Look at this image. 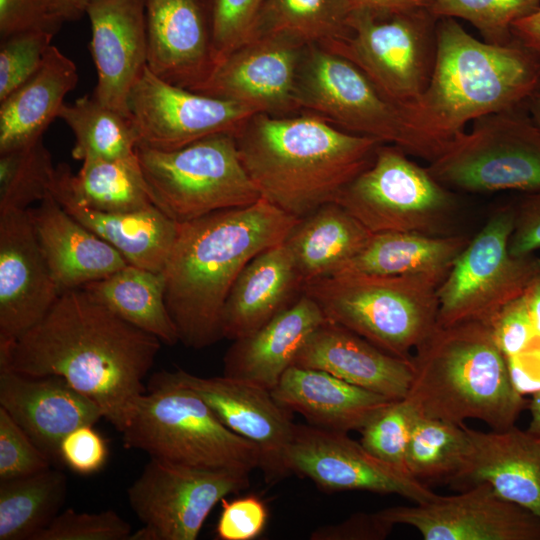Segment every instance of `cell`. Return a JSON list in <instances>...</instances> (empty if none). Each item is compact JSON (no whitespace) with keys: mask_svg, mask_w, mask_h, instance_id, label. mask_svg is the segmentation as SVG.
Returning <instances> with one entry per match:
<instances>
[{"mask_svg":"<svg viewBox=\"0 0 540 540\" xmlns=\"http://www.w3.org/2000/svg\"><path fill=\"white\" fill-rule=\"evenodd\" d=\"M161 343L76 288L63 291L40 322L0 350V367L63 377L121 433L147 391L143 380Z\"/></svg>","mask_w":540,"mask_h":540,"instance_id":"6da1fadb","label":"cell"},{"mask_svg":"<svg viewBox=\"0 0 540 540\" xmlns=\"http://www.w3.org/2000/svg\"><path fill=\"white\" fill-rule=\"evenodd\" d=\"M299 219L260 198L178 223L161 272L179 342L203 349L223 338L222 310L236 278L260 252L283 243Z\"/></svg>","mask_w":540,"mask_h":540,"instance_id":"7a4b0ae2","label":"cell"},{"mask_svg":"<svg viewBox=\"0 0 540 540\" xmlns=\"http://www.w3.org/2000/svg\"><path fill=\"white\" fill-rule=\"evenodd\" d=\"M235 140L261 198L297 218L337 202L382 144L307 112L283 117L255 113Z\"/></svg>","mask_w":540,"mask_h":540,"instance_id":"3957f363","label":"cell"},{"mask_svg":"<svg viewBox=\"0 0 540 540\" xmlns=\"http://www.w3.org/2000/svg\"><path fill=\"white\" fill-rule=\"evenodd\" d=\"M539 83L540 53L516 37L507 45L486 43L457 19L441 17L430 82L419 97L399 109L438 157L468 122L523 106Z\"/></svg>","mask_w":540,"mask_h":540,"instance_id":"277c9868","label":"cell"},{"mask_svg":"<svg viewBox=\"0 0 540 540\" xmlns=\"http://www.w3.org/2000/svg\"><path fill=\"white\" fill-rule=\"evenodd\" d=\"M415 351L405 399L419 416L455 424L477 419L496 431L514 426L526 402L490 324L437 325Z\"/></svg>","mask_w":540,"mask_h":540,"instance_id":"5b68a950","label":"cell"},{"mask_svg":"<svg viewBox=\"0 0 540 540\" xmlns=\"http://www.w3.org/2000/svg\"><path fill=\"white\" fill-rule=\"evenodd\" d=\"M441 281L418 275L388 276L347 271L304 284L326 319L383 351L412 359L436 328Z\"/></svg>","mask_w":540,"mask_h":540,"instance_id":"8992f818","label":"cell"},{"mask_svg":"<svg viewBox=\"0 0 540 540\" xmlns=\"http://www.w3.org/2000/svg\"><path fill=\"white\" fill-rule=\"evenodd\" d=\"M121 434L126 448L174 464L247 473L260 464L258 448L228 429L167 371L151 376Z\"/></svg>","mask_w":540,"mask_h":540,"instance_id":"52a82bcc","label":"cell"},{"mask_svg":"<svg viewBox=\"0 0 540 540\" xmlns=\"http://www.w3.org/2000/svg\"><path fill=\"white\" fill-rule=\"evenodd\" d=\"M136 153L154 205L178 223L261 198L234 134L212 135L172 151L137 145Z\"/></svg>","mask_w":540,"mask_h":540,"instance_id":"ba28073f","label":"cell"},{"mask_svg":"<svg viewBox=\"0 0 540 540\" xmlns=\"http://www.w3.org/2000/svg\"><path fill=\"white\" fill-rule=\"evenodd\" d=\"M402 148L382 143L372 164L343 190L337 203L370 232L452 235L454 191L438 182Z\"/></svg>","mask_w":540,"mask_h":540,"instance_id":"9c48e42d","label":"cell"},{"mask_svg":"<svg viewBox=\"0 0 540 540\" xmlns=\"http://www.w3.org/2000/svg\"><path fill=\"white\" fill-rule=\"evenodd\" d=\"M450 190L540 192V130L525 106L473 121L426 166Z\"/></svg>","mask_w":540,"mask_h":540,"instance_id":"30bf717a","label":"cell"},{"mask_svg":"<svg viewBox=\"0 0 540 540\" xmlns=\"http://www.w3.org/2000/svg\"><path fill=\"white\" fill-rule=\"evenodd\" d=\"M295 101L299 112L317 115L334 126L393 144L432 162L437 154L406 123L368 77L346 58L307 44L300 63Z\"/></svg>","mask_w":540,"mask_h":540,"instance_id":"8fae6325","label":"cell"},{"mask_svg":"<svg viewBox=\"0 0 540 540\" xmlns=\"http://www.w3.org/2000/svg\"><path fill=\"white\" fill-rule=\"evenodd\" d=\"M438 20L426 7L395 13L355 7L349 19L351 36L322 48L352 62L387 100L402 107L430 82Z\"/></svg>","mask_w":540,"mask_h":540,"instance_id":"7c38bea8","label":"cell"},{"mask_svg":"<svg viewBox=\"0 0 540 540\" xmlns=\"http://www.w3.org/2000/svg\"><path fill=\"white\" fill-rule=\"evenodd\" d=\"M514 218L513 205L497 209L460 253L438 288V326L466 321L490 324L538 276L539 257H516L509 251Z\"/></svg>","mask_w":540,"mask_h":540,"instance_id":"4fadbf2b","label":"cell"},{"mask_svg":"<svg viewBox=\"0 0 540 540\" xmlns=\"http://www.w3.org/2000/svg\"><path fill=\"white\" fill-rule=\"evenodd\" d=\"M249 474L150 458L127 489L143 524L129 540H196L216 504L249 487Z\"/></svg>","mask_w":540,"mask_h":540,"instance_id":"5bb4252c","label":"cell"},{"mask_svg":"<svg viewBox=\"0 0 540 540\" xmlns=\"http://www.w3.org/2000/svg\"><path fill=\"white\" fill-rule=\"evenodd\" d=\"M291 473L310 479L326 492L362 490L395 494L415 504L437 494L404 469L370 453L347 433L294 424L286 450Z\"/></svg>","mask_w":540,"mask_h":540,"instance_id":"9a60e30c","label":"cell"},{"mask_svg":"<svg viewBox=\"0 0 540 540\" xmlns=\"http://www.w3.org/2000/svg\"><path fill=\"white\" fill-rule=\"evenodd\" d=\"M128 111L137 145L162 151L216 134L235 135L256 113L242 104L170 84L147 67L129 93Z\"/></svg>","mask_w":540,"mask_h":540,"instance_id":"2e32d148","label":"cell"},{"mask_svg":"<svg viewBox=\"0 0 540 540\" xmlns=\"http://www.w3.org/2000/svg\"><path fill=\"white\" fill-rule=\"evenodd\" d=\"M306 46L287 32L254 36L222 59L192 91L242 104L256 113L299 114L295 90Z\"/></svg>","mask_w":540,"mask_h":540,"instance_id":"e0dca14e","label":"cell"},{"mask_svg":"<svg viewBox=\"0 0 540 540\" xmlns=\"http://www.w3.org/2000/svg\"><path fill=\"white\" fill-rule=\"evenodd\" d=\"M384 521L417 529L426 540H540V518L500 497L486 482L414 506L377 512Z\"/></svg>","mask_w":540,"mask_h":540,"instance_id":"ac0fdd59","label":"cell"},{"mask_svg":"<svg viewBox=\"0 0 540 540\" xmlns=\"http://www.w3.org/2000/svg\"><path fill=\"white\" fill-rule=\"evenodd\" d=\"M167 373L198 395L228 429L258 448L259 469L267 483L290 474L286 450L295 423L292 412L283 408L270 390L225 375L201 377L183 369Z\"/></svg>","mask_w":540,"mask_h":540,"instance_id":"d6986e66","label":"cell"},{"mask_svg":"<svg viewBox=\"0 0 540 540\" xmlns=\"http://www.w3.org/2000/svg\"><path fill=\"white\" fill-rule=\"evenodd\" d=\"M60 294L28 210H0V350L40 322Z\"/></svg>","mask_w":540,"mask_h":540,"instance_id":"ffe728a7","label":"cell"},{"mask_svg":"<svg viewBox=\"0 0 540 540\" xmlns=\"http://www.w3.org/2000/svg\"><path fill=\"white\" fill-rule=\"evenodd\" d=\"M147 68L189 90L216 67L214 0H144Z\"/></svg>","mask_w":540,"mask_h":540,"instance_id":"44dd1931","label":"cell"},{"mask_svg":"<svg viewBox=\"0 0 540 540\" xmlns=\"http://www.w3.org/2000/svg\"><path fill=\"white\" fill-rule=\"evenodd\" d=\"M86 15L97 71L92 96L129 118V93L147 67L144 0H90Z\"/></svg>","mask_w":540,"mask_h":540,"instance_id":"7402d4cb","label":"cell"},{"mask_svg":"<svg viewBox=\"0 0 540 540\" xmlns=\"http://www.w3.org/2000/svg\"><path fill=\"white\" fill-rule=\"evenodd\" d=\"M0 407L53 461L63 438L104 418L101 408L58 375L29 376L0 367Z\"/></svg>","mask_w":540,"mask_h":540,"instance_id":"603a6c76","label":"cell"},{"mask_svg":"<svg viewBox=\"0 0 540 540\" xmlns=\"http://www.w3.org/2000/svg\"><path fill=\"white\" fill-rule=\"evenodd\" d=\"M293 365L326 371L391 400L406 397L413 377L411 359L391 355L328 319L309 336Z\"/></svg>","mask_w":540,"mask_h":540,"instance_id":"cb8c5ba5","label":"cell"},{"mask_svg":"<svg viewBox=\"0 0 540 540\" xmlns=\"http://www.w3.org/2000/svg\"><path fill=\"white\" fill-rule=\"evenodd\" d=\"M27 210L61 293L103 279L128 264L111 245L69 214L51 193L37 207Z\"/></svg>","mask_w":540,"mask_h":540,"instance_id":"d4e9b609","label":"cell"},{"mask_svg":"<svg viewBox=\"0 0 540 540\" xmlns=\"http://www.w3.org/2000/svg\"><path fill=\"white\" fill-rule=\"evenodd\" d=\"M304 283L284 243L265 249L240 272L226 298L221 315L222 337H246L302 294Z\"/></svg>","mask_w":540,"mask_h":540,"instance_id":"484cf974","label":"cell"},{"mask_svg":"<svg viewBox=\"0 0 540 540\" xmlns=\"http://www.w3.org/2000/svg\"><path fill=\"white\" fill-rule=\"evenodd\" d=\"M466 428L473 452L455 487L486 482L500 497L540 518V437L515 426L491 432Z\"/></svg>","mask_w":540,"mask_h":540,"instance_id":"4316f807","label":"cell"},{"mask_svg":"<svg viewBox=\"0 0 540 540\" xmlns=\"http://www.w3.org/2000/svg\"><path fill=\"white\" fill-rule=\"evenodd\" d=\"M305 294L252 334L234 340L224 358L223 375L272 390L309 336L326 321Z\"/></svg>","mask_w":540,"mask_h":540,"instance_id":"83f0119b","label":"cell"},{"mask_svg":"<svg viewBox=\"0 0 540 540\" xmlns=\"http://www.w3.org/2000/svg\"><path fill=\"white\" fill-rule=\"evenodd\" d=\"M290 412L314 427L348 433L360 431L391 399L350 384L326 371L292 365L271 390Z\"/></svg>","mask_w":540,"mask_h":540,"instance_id":"f1b7e54d","label":"cell"},{"mask_svg":"<svg viewBox=\"0 0 540 540\" xmlns=\"http://www.w3.org/2000/svg\"><path fill=\"white\" fill-rule=\"evenodd\" d=\"M77 83L75 63L51 44L39 69L0 102V153L42 138Z\"/></svg>","mask_w":540,"mask_h":540,"instance_id":"f546056e","label":"cell"},{"mask_svg":"<svg viewBox=\"0 0 540 540\" xmlns=\"http://www.w3.org/2000/svg\"><path fill=\"white\" fill-rule=\"evenodd\" d=\"M372 235L339 203L331 202L300 218L283 243L306 284L341 272Z\"/></svg>","mask_w":540,"mask_h":540,"instance_id":"4dcf8cb0","label":"cell"},{"mask_svg":"<svg viewBox=\"0 0 540 540\" xmlns=\"http://www.w3.org/2000/svg\"><path fill=\"white\" fill-rule=\"evenodd\" d=\"M54 198L130 264L161 272L174 244L178 222L152 204L128 212H104L82 206L69 197Z\"/></svg>","mask_w":540,"mask_h":540,"instance_id":"1f68e13d","label":"cell"},{"mask_svg":"<svg viewBox=\"0 0 540 540\" xmlns=\"http://www.w3.org/2000/svg\"><path fill=\"white\" fill-rule=\"evenodd\" d=\"M469 241L470 238L458 234L373 233L366 247L341 272L418 275L443 282Z\"/></svg>","mask_w":540,"mask_h":540,"instance_id":"d6a6232c","label":"cell"},{"mask_svg":"<svg viewBox=\"0 0 540 540\" xmlns=\"http://www.w3.org/2000/svg\"><path fill=\"white\" fill-rule=\"evenodd\" d=\"M51 194L104 212H128L154 204L137 153L119 159L86 158L77 174L67 164H59Z\"/></svg>","mask_w":540,"mask_h":540,"instance_id":"836d02e7","label":"cell"},{"mask_svg":"<svg viewBox=\"0 0 540 540\" xmlns=\"http://www.w3.org/2000/svg\"><path fill=\"white\" fill-rule=\"evenodd\" d=\"M119 317L154 335L166 345L179 342L165 302L162 272L127 264L82 287Z\"/></svg>","mask_w":540,"mask_h":540,"instance_id":"e575fe53","label":"cell"},{"mask_svg":"<svg viewBox=\"0 0 540 540\" xmlns=\"http://www.w3.org/2000/svg\"><path fill=\"white\" fill-rule=\"evenodd\" d=\"M67 478L58 469L0 481V540H35L60 513Z\"/></svg>","mask_w":540,"mask_h":540,"instance_id":"d590c367","label":"cell"},{"mask_svg":"<svg viewBox=\"0 0 540 540\" xmlns=\"http://www.w3.org/2000/svg\"><path fill=\"white\" fill-rule=\"evenodd\" d=\"M473 452L466 425L417 416L407 447L405 468L416 480L453 487L464 475Z\"/></svg>","mask_w":540,"mask_h":540,"instance_id":"8d00e7d4","label":"cell"},{"mask_svg":"<svg viewBox=\"0 0 540 540\" xmlns=\"http://www.w3.org/2000/svg\"><path fill=\"white\" fill-rule=\"evenodd\" d=\"M350 0H264L253 36L287 32L325 47L349 38Z\"/></svg>","mask_w":540,"mask_h":540,"instance_id":"74e56055","label":"cell"},{"mask_svg":"<svg viewBox=\"0 0 540 540\" xmlns=\"http://www.w3.org/2000/svg\"><path fill=\"white\" fill-rule=\"evenodd\" d=\"M58 118L74 135L71 153L76 160L119 159L136 155L138 138L130 118L104 106L92 95L64 104Z\"/></svg>","mask_w":540,"mask_h":540,"instance_id":"f35d334b","label":"cell"},{"mask_svg":"<svg viewBox=\"0 0 540 540\" xmlns=\"http://www.w3.org/2000/svg\"><path fill=\"white\" fill-rule=\"evenodd\" d=\"M57 167L43 139L0 153V210H27L51 193Z\"/></svg>","mask_w":540,"mask_h":540,"instance_id":"ab89813d","label":"cell"},{"mask_svg":"<svg viewBox=\"0 0 540 540\" xmlns=\"http://www.w3.org/2000/svg\"><path fill=\"white\" fill-rule=\"evenodd\" d=\"M428 9L467 21L486 43L507 45L515 39L512 25L538 11L540 0H430Z\"/></svg>","mask_w":540,"mask_h":540,"instance_id":"60d3db41","label":"cell"},{"mask_svg":"<svg viewBox=\"0 0 540 540\" xmlns=\"http://www.w3.org/2000/svg\"><path fill=\"white\" fill-rule=\"evenodd\" d=\"M417 416L405 398L392 400L359 431L360 443L373 455L406 471V452Z\"/></svg>","mask_w":540,"mask_h":540,"instance_id":"b9f144b4","label":"cell"},{"mask_svg":"<svg viewBox=\"0 0 540 540\" xmlns=\"http://www.w3.org/2000/svg\"><path fill=\"white\" fill-rule=\"evenodd\" d=\"M53 37L52 33L32 30L1 39L0 102L39 69Z\"/></svg>","mask_w":540,"mask_h":540,"instance_id":"7bdbcfd3","label":"cell"},{"mask_svg":"<svg viewBox=\"0 0 540 540\" xmlns=\"http://www.w3.org/2000/svg\"><path fill=\"white\" fill-rule=\"evenodd\" d=\"M130 524L114 510L60 512L35 540H129Z\"/></svg>","mask_w":540,"mask_h":540,"instance_id":"ee69618b","label":"cell"},{"mask_svg":"<svg viewBox=\"0 0 540 540\" xmlns=\"http://www.w3.org/2000/svg\"><path fill=\"white\" fill-rule=\"evenodd\" d=\"M51 464L52 460L0 407V481L37 473Z\"/></svg>","mask_w":540,"mask_h":540,"instance_id":"f6af8a7d","label":"cell"},{"mask_svg":"<svg viewBox=\"0 0 540 540\" xmlns=\"http://www.w3.org/2000/svg\"><path fill=\"white\" fill-rule=\"evenodd\" d=\"M264 0H214V50L217 64L249 41Z\"/></svg>","mask_w":540,"mask_h":540,"instance_id":"bcb514c9","label":"cell"},{"mask_svg":"<svg viewBox=\"0 0 540 540\" xmlns=\"http://www.w3.org/2000/svg\"><path fill=\"white\" fill-rule=\"evenodd\" d=\"M490 326L497 346L507 359L536 348L525 293L504 305Z\"/></svg>","mask_w":540,"mask_h":540,"instance_id":"7dc6e473","label":"cell"},{"mask_svg":"<svg viewBox=\"0 0 540 540\" xmlns=\"http://www.w3.org/2000/svg\"><path fill=\"white\" fill-rule=\"evenodd\" d=\"M222 511L216 525V535L221 540H252L265 529L268 509L256 495H246L233 500H221Z\"/></svg>","mask_w":540,"mask_h":540,"instance_id":"c3c4849f","label":"cell"},{"mask_svg":"<svg viewBox=\"0 0 540 540\" xmlns=\"http://www.w3.org/2000/svg\"><path fill=\"white\" fill-rule=\"evenodd\" d=\"M63 22L54 13L50 0H0L1 39L23 31L56 34Z\"/></svg>","mask_w":540,"mask_h":540,"instance_id":"681fc988","label":"cell"},{"mask_svg":"<svg viewBox=\"0 0 540 540\" xmlns=\"http://www.w3.org/2000/svg\"><path fill=\"white\" fill-rule=\"evenodd\" d=\"M59 457L75 473L90 475L105 465L108 447L93 425H83L63 438L59 446Z\"/></svg>","mask_w":540,"mask_h":540,"instance_id":"f907efd6","label":"cell"},{"mask_svg":"<svg viewBox=\"0 0 540 540\" xmlns=\"http://www.w3.org/2000/svg\"><path fill=\"white\" fill-rule=\"evenodd\" d=\"M514 227L509 240L513 256H527L540 250V192L525 193L513 205Z\"/></svg>","mask_w":540,"mask_h":540,"instance_id":"816d5d0a","label":"cell"},{"mask_svg":"<svg viewBox=\"0 0 540 540\" xmlns=\"http://www.w3.org/2000/svg\"><path fill=\"white\" fill-rule=\"evenodd\" d=\"M394 525L384 521L377 512L356 513L334 525L318 527L310 534L311 540H382Z\"/></svg>","mask_w":540,"mask_h":540,"instance_id":"f5cc1de1","label":"cell"},{"mask_svg":"<svg viewBox=\"0 0 540 540\" xmlns=\"http://www.w3.org/2000/svg\"><path fill=\"white\" fill-rule=\"evenodd\" d=\"M513 35L525 46L540 53V9L512 25Z\"/></svg>","mask_w":540,"mask_h":540,"instance_id":"db71d44e","label":"cell"},{"mask_svg":"<svg viewBox=\"0 0 540 540\" xmlns=\"http://www.w3.org/2000/svg\"><path fill=\"white\" fill-rule=\"evenodd\" d=\"M355 7L379 13H395L419 7H429L430 0H350Z\"/></svg>","mask_w":540,"mask_h":540,"instance_id":"11a10c76","label":"cell"},{"mask_svg":"<svg viewBox=\"0 0 540 540\" xmlns=\"http://www.w3.org/2000/svg\"><path fill=\"white\" fill-rule=\"evenodd\" d=\"M526 302L535 335V347L540 349V273L525 292Z\"/></svg>","mask_w":540,"mask_h":540,"instance_id":"9f6ffc18","label":"cell"},{"mask_svg":"<svg viewBox=\"0 0 540 540\" xmlns=\"http://www.w3.org/2000/svg\"><path fill=\"white\" fill-rule=\"evenodd\" d=\"M90 0H50L56 16L63 22L77 21L86 15Z\"/></svg>","mask_w":540,"mask_h":540,"instance_id":"6f0895ef","label":"cell"},{"mask_svg":"<svg viewBox=\"0 0 540 540\" xmlns=\"http://www.w3.org/2000/svg\"><path fill=\"white\" fill-rule=\"evenodd\" d=\"M531 421L527 429L531 434L540 437V389L536 390L529 403Z\"/></svg>","mask_w":540,"mask_h":540,"instance_id":"680465c9","label":"cell"},{"mask_svg":"<svg viewBox=\"0 0 540 540\" xmlns=\"http://www.w3.org/2000/svg\"><path fill=\"white\" fill-rule=\"evenodd\" d=\"M524 106L540 130V83L525 101Z\"/></svg>","mask_w":540,"mask_h":540,"instance_id":"91938a15","label":"cell"}]
</instances>
